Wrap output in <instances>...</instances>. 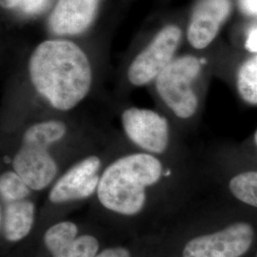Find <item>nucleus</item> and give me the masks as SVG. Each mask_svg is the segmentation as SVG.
<instances>
[{"instance_id":"nucleus-1","label":"nucleus","mask_w":257,"mask_h":257,"mask_svg":"<svg viewBox=\"0 0 257 257\" xmlns=\"http://www.w3.org/2000/svg\"><path fill=\"white\" fill-rule=\"evenodd\" d=\"M28 73L37 93L60 111L74 109L92 88L91 62L82 49L68 39L39 43L29 58Z\"/></svg>"},{"instance_id":"nucleus-2","label":"nucleus","mask_w":257,"mask_h":257,"mask_svg":"<svg viewBox=\"0 0 257 257\" xmlns=\"http://www.w3.org/2000/svg\"><path fill=\"white\" fill-rule=\"evenodd\" d=\"M165 166L158 156L136 153L120 156L101 173L96 196L102 207L123 216L144 210L148 190L159 183Z\"/></svg>"},{"instance_id":"nucleus-3","label":"nucleus","mask_w":257,"mask_h":257,"mask_svg":"<svg viewBox=\"0 0 257 257\" xmlns=\"http://www.w3.org/2000/svg\"><path fill=\"white\" fill-rule=\"evenodd\" d=\"M66 123L58 119L43 120L29 126L13 157V170L34 192H41L56 180L58 165L50 149L66 137Z\"/></svg>"},{"instance_id":"nucleus-4","label":"nucleus","mask_w":257,"mask_h":257,"mask_svg":"<svg viewBox=\"0 0 257 257\" xmlns=\"http://www.w3.org/2000/svg\"><path fill=\"white\" fill-rule=\"evenodd\" d=\"M203 70V60L196 55H177L155 81L159 98L178 119H192L199 110L197 85Z\"/></svg>"},{"instance_id":"nucleus-5","label":"nucleus","mask_w":257,"mask_h":257,"mask_svg":"<svg viewBox=\"0 0 257 257\" xmlns=\"http://www.w3.org/2000/svg\"><path fill=\"white\" fill-rule=\"evenodd\" d=\"M256 238V229L249 220L238 219L224 227L190 239L182 257H242Z\"/></svg>"},{"instance_id":"nucleus-6","label":"nucleus","mask_w":257,"mask_h":257,"mask_svg":"<svg viewBox=\"0 0 257 257\" xmlns=\"http://www.w3.org/2000/svg\"><path fill=\"white\" fill-rule=\"evenodd\" d=\"M183 31L176 24L161 28L150 43L128 65L127 78L136 87L155 82L158 75L171 64L181 45Z\"/></svg>"},{"instance_id":"nucleus-7","label":"nucleus","mask_w":257,"mask_h":257,"mask_svg":"<svg viewBox=\"0 0 257 257\" xmlns=\"http://www.w3.org/2000/svg\"><path fill=\"white\" fill-rule=\"evenodd\" d=\"M121 124L128 140L144 153L161 156L171 146L170 123L156 110L131 107L123 110Z\"/></svg>"},{"instance_id":"nucleus-8","label":"nucleus","mask_w":257,"mask_h":257,"mask_svg":"<svg viewBox=\"0 0 257 257\" xmlns=\"http://www.w3.org/2000/svg\"><path fill=\"white\" fill-rule=\"evenodd\" d=\"M101 166V158L97 156H86L76 162L52 185L49 201L61 205L90 198L97 191Z\"/></svg>"},{"instance_id":"nucleus-9","label":"nucleus","mask_w":257,"mask_h":257,"mask_svg":"<svg viewBox=\"0 0 257 257\" xmlns=\"http://www.w3.org/2000/svg\"><path fill=\"white\" fill-rule=\"evenodd\" d=\"M235 7V0H198L186 31L190 46L196 51L211 46Z\"/></svg>"},{"instance_id":"nucleus-10","label":"nucleus","mask_w":257,"mask_h":257,"mask_svg":"<svg viewBox=\"0 0 257 257\" xmlns=\"http://www.w3.org/2000/svg\"><path fill=\"white\" fill-rule=\"evenodd\" d=\"M79 228L73 221L52 225L43 235V243L52 257H95L99 252L98 239L91 234L78 235Z\"/></svg>"},{"instance_id":"nucleus-11","label":"nucleus","mask_w":257,"mask_h":257,"mask_svg":"<svg viewBox=\"0 0 257 257\" xmlns=\"http://www.w3.org/2000/svg\"><path fill=\"white\" fill-rule=\"evenodd\" d=\"M99 0H58L48 20L52 34L76 36L86 31L95 19Z\"/></svg>"},{"instance_id":"nucleus-12","label":"nucleus","mask_w":257,"mask_h":257,"mask_svg":"<svg viewBox=\"0 0 257 257\" xmlns=\"http://www.w3.org/2000/svg\"><path fill=\"white\" fill-rule=\"evenodd\" d=\"M245 153L248 161L232 164L224 184L233 207L257 215V159Z\"/></svg>"},{"instance_id":"nucleus-13","label":"nucleus","mask_w":257,"mask_h":257,"mask_svg":"<svg viewBox=\"0 0 257 257\" xmlns=\"http://www.w3.org/2000/svg\"><path fill=\"white\" fill-rule=\"evenodd\" d=\"M1 233L6 241L18 243L26 238L36 221V204L30 198L1 203Z\"/></svg>"},{"instance_id":"nucleus-14","label":"nucleus","mask_w":257,"mask_h":257,"mask_svg":"<svg viewBox=\"0 0 257 257\" xmlns=\"http://www.w3.org/2000/svg\"><path fill=\"white\" fill-rule=\"evenodd\" d=\"M234 87L242 101L257 107V54L248 55L239 64L234 75Z\"/></svg>"},{"instance_id":"nucleus-15","label":"nucleus","mask_w":257,"mask_h":257,"mask_svg":"<svg viewBox=\"0 0 257 257\" xmlns=\"http://www.w3.org/2000/svg\"><path fill=\"white\" fill-rule=\"evenodd\" d=\"M33 192L22 177L14 170L5 171L0 175L1 203L27 199Z\"/></svg>"},{"instance_id":"nucleus-16","label":"nucleus","mask_w":257,"mask_h":257,"mask_svg":"<svg viewBox=\"0 0 257 257\" xmlns=\"http://www.w3.org/2000/svg\"><path fill=\"white\" fill-rule=\"evenodd\" d=\"M242 15L257 20V0H235Z\"/></svg>"},{"instance_id":"nucleus-17","label":"nucleus","mask_w":257,"mask_h":257,"mask_svg":"<svg viewBox=\"0 0 257 257\" xmlns=\"http://www.w3.org/2000/svg\"><path fill=\"white\" fill-rule=\"evenodd\" d=\"M46 2L47 0H22L20 7L26 15H37L45 7Z\"/></svg>"},{"instance_id":"nucleus-18","label":"nucleus","mask_w":257,"mask_h":257,"mask_svg":"<svg viewBox=\"0 0 257 257\" xmlns=\"http://www.w3.org/2000/svg\"><path fill=\"white\" fill-rule=\"evenodd\" d=\"M95 257H132L128 248L121 246L104 248Z\"/></svg>"},{"instance_id":"nucleus-19","label":"nucleus","mask_w":257,"mask_h":257,"mask_svg":"<svg viewBox=\"0 0 257 257\" xmlns=\"http://www.w3.org/2000/svg\"><path fill=\"white\" fill-rule=\"evenodd\" d=\"M244 45L251 55L257 54V25L248 30Z\"/></svg>"},{"instance_id":"nucleus-20","label":"nucleus","mask_w":257,"mask_h":257,"mask_svg":"<svg viewBox=\"0 0 257 257\" xmlns=\"http://www.w3.org/2000/svg\"><path fill=\"white\" fill-rule=\"evenodd\" d=\"M249 145L250 146L248 148V150H246V152L248 153V155L253 156L257 159V128L249 140Z\"/></svg>"},{"instance_id":"nucleus-21","label":"nucleus","mask_w":257,"mask_h":257,"mask_svg":"<svg viewBox=\"0 0 257 257\" xmlns=\"http://www.w3.org/2000/svg\"><path fill=\"white\" fill-rule=\"evenodd\" d=\"M22 0H0L1 7L3 9L11 10L20 5Z\"/></svg>"},{"instance_id":"nucleus-22","label":"nucleus","mask_w":257,"mask_h":257,"mask_svg":"<svg viewBox=\"0 0 257 257\" xmlns=\"http://www.w3.org/2000/svg\"><path fill=\"white\" fill-rule=\"evenodd\" d=\"M255 257H257V252H256V255H255Z\"/></svg>"}]
</instances>
